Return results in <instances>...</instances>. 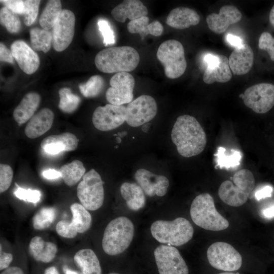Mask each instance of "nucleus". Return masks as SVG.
I'll return each instance as SVG.
<instances>
[{
    "instance_id": "nucleus-52",
    "label": "nucleus",
    "mask_w": 274,
    "mask_h": 274,
    "mask_svg": "<svg viewBox=\"0 0 274 274\" xmlns=\"http://www.w3.org/2000/svg\"><path fill=\"white\" fill-rule=\"evenodd\" d=\"M1 274H25L23 270L18 266H10L3 270Z\"/></svg>"
},
{
    "instance_id": "nucleus-16",
    "label": "nucleus",
    "mask_w": 274,
    "mask_h": 274,
    "mask_svg": "<svg viewBox=\"0 0 274 274\" xmlns=\"http://www.w3.org/2000/svg\"><path fill=\"white\" fill-rule=\"evenodd\" d=\"M134 177L138 184L149 196H163L167 193L169 181L163 175H158L147 169L140 168L136 171Z\"/></svg>"
},
{
    "instance_id": "nucleus-14",
    "label": "nucleus",
    "mask_w": 274,
    "mask_h": 274,
    "mask_svg": "<svg viewBox=\"0 0 274 274\" xmlns=\"http://www.w3.org/2000/svg\"><path fill=\"white\" fill-rule=\"evenodd\" d=\"M126 107L107 104L97 107L92 121L98 130L106 131L114 129L125 121Z\"/></svg>"
},
{
    "instance_id": "nucleus-47",
    "label": "nucleus",
    "mask_w": 274,
    "mask_h": 274,
    "mask_svg": "<svg viewBox=\"0 0 274 274\" xmlns=\"http://www.w3.org/2000/svg\"><path fill=\"white\" fill-rule=\"evenodd\" d=\"M13 255L9 253L5 252L2 250V246L1 244L0 250V270H4L9 267L13 260Z\"/></svg>"
},
{
    "instance_id": "nucleus-24",
    "label": "nucleus",
    "mask_w": 274,
    "mask_h": 274,
    "mask_svg": "<svg viewBox=\"0 0 274 274\" xmlns=\"http://www.w3.org/2000/svg\"><path fill=\"white\" fill-rule=\"evenodd\" d=\"M40 101V95L37 92L27 93L13 111L14 120L19 124H23L29 121L35 115Z\"/></svg>"
},
{
    "instance_id": "nucleus-59",
    "label": "nucleus",
    "mask_w": 274,
    "mask_h": 274,
    "mask_svg": "<svg viewBox=\"0 0 274 274\" xmlns=\"http://www.w3.org/2000/svg\"><path fill=\"white\" fill-rule=\"evenodd\" d=\"M127 134V132H120V133H118V135L119 137H121V136H123L124 135H125L126 134Z\"/></svg>"
},
{
    "instance_id": "nucleus-35",
    "label": "nucleus",
    "mask_w": 274,
    "mask_h": 274,
    "mask_svg": "<svg viewBox=\"0 0 274 274\" xmlns=\"http://www.w3.org/2000/svg\"><path fill=\"white\" fill-rule=\"evenodd\" d=\"M56 217V210L53 208H43L32 218V225L36 230H43L49 227Z\"/></svg>"
},
{
    "instance_id": "nucleus-44",
    "label": "nucleus",
    "mask_w": 274,
    "mask_h": 274,
    "mask_svg": "<svg viewBox=\"0 0 274 274\" xmlns=\"http://www.w3.org/2000/svg\"><path fill=\"white\" fill-rule=\"evenodd\" d=\"M1 2L14 13L17 15H23L25 11V1L22 0H3Z\"/></svg>"
},
{
    "instance_id": "nucleus-36",
    "label": "nucleus",
    "mask_w": 274,
    "mask_h": 274,
    "mask_svg": "<svg viewBox=\"0 0 274 274\" xmlns=\"http://www.w3.org/2000/svg\"><path fill=\"white\" fill-rule=\"evenodd\" d=\"M0 22L10 33H17L20 30L21 24L18 15L6 7L1 9Z\"/></svg>"
},
{
    "instance_id": "nucleus-18",
    "label": "nucleus",
    "mask_w": 274,
    "mask_h": 274,
    "mask_svg": "<svg viewBox=\"0 0 274 274\" xmlns=\"http://www.w3.org/2000/svg\"><path fill=\"white\" fill-rule=\"evenodd\" d=\"M10 48L14 58L23 72L31 75L37 71L40 63L39 57L25 42L16 41Z\"/></svg>"
},
{
    "instance_id": "nucleus-5",
    "label": "nucleus",
    "mask_w": 274,
    "mask_h": 274,
    "mask_svg": "<svg viewBox=\"0 0 274 274\" xmlns=\"http://www.w3.org/2000/svg\"><path fill=\"white\" fill-rule=\"evenodd\" d=\"M150 231L158 242L172 246L185 244L191 240L194 233L192 224L183 217L173 221L157 220L152 224Z\"/></svg>"
},
{
    "instance_id": "nucleus-17",
    "label": "nucleus",
    "mask_w": 274,
    "mask_h": 274,
    "mask_svg": "<svg viewBox=\"0 0 274 274\" xmlns=\"http://www.w3.org/2000/svg\"><path fill=\"white\" fill-rule=\"evenodd\" d=\"M242 17L241 11L235 6H222L219 14L212 13L206 19L209 29L217 34L224 32L229 25L239 22Z\"/></svg>"
},
{
    "instance_id": "nucleus-15",
    "label": "nucleus",
    "mask_w": 274,
    "mask_h": 274,
    "mask_svg": "<svg viewBox=\"0 0 274 274\" xmlns=\"http://www.w3.org/2000/svg\"><path fill=\"white\" fill-rule=\"evenodd\" d=\"M75 16L70 10L63 9L53 27L52 45L54 49L61 52L71 43L75 32Z\"/></svg>"
},
{
    "instance_id": "nucleus-53",
    "label": "nucleus",
    "mask_w": 274,
    "mask_h": 274,
    "mask_svg": "<svg viewBox=\"0 0 274 274\" xmlns=\"http://www.w3.org/2000/svg\"><path fill=\"white\" fill-rule=\"evenodd\" d=\"M264 217L266 218H272L274 217V205L267 207L262 212Z\"/></svg>"
},
{
    "instance_id": "nucleus-11",
    "label": "nucleus",
    "mask_w": 274,
    "mask_h": 274,
    "mask_svg": "<svg viewBox=\"0 0 274 274\" xmlns=\"http://www.w3.org/2000/svg\"><path fill=\"white\" fill-rule=\"evenodd\" d=\"M242 97L244 104L258 114H264L274 106V85L261 83L247 88Z\"/></svg>"
},
{
    "instance_id": "nucleus-58",
    "label": "nucleus",
    "mask_w": 274,
    "mask_h": 274,
    "mask_svg": "<svg viewBox=\"0 0 274 274\" xmlns=\"http://www.w3.org/2000/svg\"><path fill=\"white\" fill-rule=\"evenodd\" d=\"M218 274H239L238 272H227V271H225V272H220V273H219Z\"/></svg>"
},
{
    "instance_id": "nucleus-40",
    "label": "nucleus",
    "mask_w": 274,
    "mask_h": 274,
    "mask_svg": "<svg viewBox=\"0 0 274 274\" xmlns=\"http://www.w3.org/2000/svg\"><path fill=\"white\" fill-rule=\"evenodd\" d=\"M17 186V189L14 191V195L19 199L24 201L36 203L40 200L41 194L38 190H32L31 189H25Z\"/></svg>"
},
{
    "instance_id": "nucleus-27",
    "label": "nucleus",
    "mask_w": 274,
    "mask_h": 274,
    "mask_svg": "<svg viewBox=\"0 0 274 274\" xmlns=\"http://www.w3.org/2000/svg\"><path fill=\"white\" fill-rule=\"evenodd\" d=\"M120 193L130 210L136 211L145 207L146 198L144 192L138 184L124 182L120 187Z\"/></svg>"
},
{
    "instance_id": "nucleus-3",
    "label": "nucleus",
    "mask_w": 274,
    "mask_h": 274,
    "mask_svg": "<svg viewBox=\"0 0 274 274\" xmlns=\"http://www.w3.org/2000/svg\"><path fill=\"white\" fill-rule=\"evenodd\" d=\"M193 222L198 226L211 231H221L229 223L216 210L213 197L208 193L197 195L193 200L190 210Z\"/></svg>"
},
{
    "instance_id": "nucleus-25",
    "label": "nucleus",
    "mask_w": 274,
    "mask_h": 274,
    "mask_svg": "<svg viewBox=\"0 0 274 274\" xmlns=\"http://www.w3.org/2000/svg\"><path fill=\"white\" fill-rule=\"evenodd\" d=\"M29 251L35 260L49 263L55 257L57 248L53 243L46 242L40 236H36L29 243Z\"/></svg>"
},
{
    "instance_id": "nucleus-57",
    "label": "nucleus",
    "mask_w": 274,
    "mask_h": 274,
    "mask_svg": "<svg viewBox=\"0 0 274 274\" xmlns=\"http://www.w3.org/2000/svg\"><path fill=\"white\" fill-rule=\"evenodd\" d=\"M150 127H151L150 123L145 124L143 125V126L142 127V130L144 132H147L149 131V129L150 128Z\"/></svg>"
},
{
    "instance_id": "nucleus-32",
    "label": "nucleus",
    "mask_w": 274,
    "mask_h": 274,
    "mask_svg": "<svg viewBox=\"0 0 274 274\" xmlns=\"http://www.w3.org/2000/svg\"><path fill=\"white\" fill-rule=\"evenodd\" d=\"M62 11L60 1H49L39 19V23L42 28L48 30L53 28Z\"/></svg>"
},
{
    "instance_id": "nucleus-13",
    "label": "nucleus",
    "mask_w": 274,
    "mask_h": 274,
    "mask_svg": "<svg viewBox=\"0 0 274 274\" xmlns=\"http://www.w3.org/2000/svg\"><path fill=\"white\" fill-rule=\"evenodd\" d=\"M110 84L106 97L110 104L121 106L132 101L135 80L131 74L128 72L116 73L111 78Z\"/></svg>"
},
{
    "instance_id": "nucleus-48",
    "label": "nucleus",
    "mask_w": 274,
    "mask_h": 274,
    "mask_svg": "<svg viewBox=\"0 0 274 274\" xmlns=\"http://www.w3.org/2000/svg\"><path fill=\"white\" fill-rule=\"evenodd\" d=\"M0 60L10 63L14 62V57L10 51L3 43H0Z\"/></svg>"
},
{
    "instance_id": "nucleus-33",
    "label": "nucleus",
    "mask_w": 274,
    "mask_h": 274,
    "mask_svg": "<svg viewBox=\"0 0 274 274\" xmlns=\"http://www.w3.org/2000/svg\"><path fill=\"white\" fill-rule=\"evenodd\" d=\"M31 46L33 50L48 52L52 43V33L49 30L33 27L29 30Z\"/></svg>"
},
{
    "instance_id": "nucleus-19",
    "label": "nucleus",
    "mask_w": 274,
    "mask_h": 274,
    "mask_svg": "<svg viewBox=\"0 0 274 274\" xmlns=\"http://www.w3.org/2000/svg\"><path fill=\"white\" fill-rule=\"evenodd\" d=\"M78 140L69 132L57 135H51L44 138L41 143L42 149L47 153L57 154L63 151L75 150L78 146Z\"/></svg>"
},
{
    "instance_id": "nucleus-60",
    "label": "nucleus",
    "mask_w": 274,
    "mask_h": 274,
    "mask_svg": "<svg viewBox=\"0 0 274 274\" xmlns=\"http://www.w3.org/2000/svg\"><path fill=\"white\" fill-rule=\"evenodd\" d=\"M108 274H125V273H121L120 272H116V271H111V272H109Z\"/></svg>"
},
{
    "instance_id": "nucleus-28",
    "label": "nucleus",
    "mask_w": 274,
    "mask_h": 274,
    "mask_svg": "<svg viewBox=\"0 0 274 274\" xmlns=\"http://www.w3.org/2000/svg\"><path fill=\"white\" fill-rule=\"evenodd\" d=\"M127 28L128 32L131 33H139L142 39L148 35L160 36L163 31V27L160 22L154 21L149 23V18L147 16L130 21Z\"/></svg>"
},
{
    "instance_id": "nucleus-23",
    "label": "nucleus",
    "mask_w": 274,
    "mask_h": 274,
    "mask_svg": "<svg viewBox=\"0 0 274 274\" xmlns=\"http://www.w3.org/2000/svg\"><path fill=\"white\" fill-rule=\"evenodd\" d=\"M199 21L200 17L195 10L184 7L173 9L166 19V23L169 26L178 29L196 25Z\"/></svg>"
},
{
    "instance_id": "nucleus-30",
    "label": "nucleus",
    "mask_w": 274,
    "mask_h": 274,
    "mask_svg": "<svg viewBox=\"0 0 274 274\" xmlns=\"http://www.w3.org/2000/svg\"><path fill=\"white\" fill-rule=\"evenodd\" d=\"M70 209L72 219L69 226L77 233H82L87 231L91 227L92 217L88 210L81 204L73 203Z\"/></svg>"
},
{
    "instance_id": "nucleus-45",
    "label": "nucleus",
    "mask_w": 274,
    "mask_h": 274,
    "mask_svg": "<svg viewBox=\"0 0 274 274\" xmlns=\"http://www.w3.org/2000/svg\"><path fill=\"white\" fill-rule=\"evenodd\" d=\"M56 231L58 235L65 238H72L77 235L70 227L69 222L64 220H61L57 223Z\"/></svg>"
},
{
    "instance_id": "nucleus-41",
    "label": "nucleus",
    "mask_w": 274,
    "mask_h": 274,
    "mask_svg": "<svg viewBox=\"0 0 274 274\" xmlns=\"http://www.w3.org/2000/svg\"><path fill=\"white\" fill-rule=\"evenodd\" d=\"M13 177L12 167L8 164H0V192L2 193L8 189Z\"/></svg>"
},
{
    "instance_id": "nucleus-1",
    "label": "nucleus",
    "mask_w": 274,
    "mask_h": 274,
    "mask_svg": "<svg viewBox=\"0 0 274 274\" xmlns=\"http://www.w3.org/2000/svg\"><path fill=\"white\" fill-rule=\"evenodd\" d=\"M171 138L179 154L190 157L200 154L207 142L205 131L199 122L189 115L179 116L174 124Z\"/></svg>"
},
{
    "instance_id": "nucleus-20",
    "label": "nucleus",
    "mask_w": 274,
    "mask_h": 274,
    "mask_svg": "<svg viewBox=\"0 0 274 274\" xmlns=\"http://www.w3.org/2000/svg\"><path fill=\"white\" fill-rule=\"evenodd\" d=\"M254 57L253 51L247 44L235 48L228 58L231 71L236 75L247 74L252 67Z\"/></svg>"
},
{
    "instance_id": "nucleus-4",
    "label": "nucleus",
    "mask_w": 274,
    "mask_h": 274,
    "mask_svg": "<svg viewBox=\"0 0 274 274\" xmlns=\"http://www.w3.org/2000/svg\"><path fill=\"white\" fill-rule=\"evenodd\" d=\"M133 223L121 216L111 221L106 226L102 239V247L108 255L116 256L123 253L130 245L134 235Z\"/></svg>"
},
{
    "instance_id": "nucleus-37",
    "label": "nucleus",
    "mask_w": 274,
    "mask_h": 274,
    "mask_svg": "<svg viewBox=\"0 0 274 274\" xmlns=\"http://www.w3.org/2000/svg\"><path fill=\"white\" fill-rule=\"evenodd\" d=\"M225 149L220 147L218 149L217 156V165L220 168L234 167L239 165L242 158L240 152L235 150H231V154L226 155Z\"/></svg>"
},
{
    "instance_id": "nucleus-22",
    "label": "nucleus",
    "mask_w": 274,
    "mask_h": 274,
    "mask_svg": "<svg viewBox=\"0 0 274 274\" xmlns=\"http://www.w3.org/2000/svg\"><path fill=\"white\" fill-rule=\"evenodd\" d=\"M148 10L143 3L138 0H126L116 6L111 11L113 17L117 21L123 23L126 19L134 20L147 16Z\"/></svg>"
},
{
    "instance_id": "nucleus-55",
    "label": "nucleus",
    "mask_w": 274,
    "mask_h": 274,
    "mask_svg": "<svg viewBox=\"0 0 274 274\" xmlns=\"http://www.w3.org/2000/svg\"><path fill=\"white\" fill-rule=\"evenodd\" d=\"M269 20L270 24L274 27V5L270 10L269 15Z\"/></svg>"
},
{
    "instance_id": "nucleus-31",
    "label": "nucleus",
    "mask_w": 274,
    "mask_h": 274,
    "mask_svg": "<svg viewBox=\"0 0 274 274\" xmlns=\"http://www.w3.org/2000/svg\"><path fill=\"white\" fill-rule=\"evenodd\" d=\"M58 171L65 184L72 186L83 178L86 169L81 161L75 160L61 166Z\"/></svg>"
},
{
    "instance_id": "nucleus-12",
    "label": "nucleus",
    "mask_w": 274,
    "mask_h": 274,
    "mask_svg": "<svg viewBox=\"0 0 274 274\" xmlns=\"http://www.w3.org/2000/svg\"><path fill=\"white\" fill-rule=\"evenodd\" d=\"M157 112L154 98L150 95H142L126 107L125 121L131 127H138L153 119Z\"/></svg>"
},
{
    "instance_id": "nucleus-54",
    "label": "nucleus",
    "mask_w": 274,
    "mask_h": 274,
    "mask_svg": "<svg viewBox=\"0 0 274 274\" xmlns=\"http://www.w3.org/2000/svg\"><path fill=\"white\" fill-rule=\"evenodd\" d=\"M43 274H60V273L56 267L50 266L45 270Z\"/></svg>"
},
{
    "instance_id": "nucleus-56",
    "label": "nucleus",
    "mask_w": 274,
    "mask_h": 274,
    "mask_svg": "<svg viewBox=\"0 0 274 274\" xmlns=\"http://www.w3.org/2000/svg\"><path fill=\"white\" fill-rule=\"evenodd\" d=\"M63 270L65 274H80L78 272L69 269L66 267L63 268Z\"/></svg>"
},
{
    "instance_id": "nucleus-42",
    "label": "nucleus",
    "mask_w": 274,
    "mask_h": 274,
    "mask_svg": "<svg viewBox=\"0 0 274 274\" xmlns=\"http://www.w3.org/2000/svg\"><path fill=\"white\" fill-rule=\"evenodd\" d=\"M99 31L103 37V42L106 46L113 45L115 42V37L109 22L100 19L97 22Z\"/></svg>"
},
{
    "instance_id": "nucleus-50",
    "label": "nucleus",
    "mask_w": 274,
    "mask_h": 274,
    "mask_svg": "<svg viewBox=\"0 0 274 274\" xmlns=\"http://www.w3.org/2000/svg\"><path fill=\"white\" fill-rule=\"evenodd\" d=\"M273 189L270 186H265L257 190L255 193V197L257 200L271 196Z\"/></svg>"
},
{
    "instance_id": "nucleus-38",
    "label": "nucleus",
    "mask_w": 274,
    "mask_h": 274,
    "mask_svg": "<svg viewBox=\"0 0 274 274\" xmlns=\"http://www.w3.org/2000/svg\"><path fill=\"white\" fill-rule=\"evenodd\" d=\"M104 85L103 78L99 75L91 76L88 80L79 85L81 93L85 97H93L99 94Z\"/></svg>"
},
{
    "instance_id": "nucleus-8",
    "label": "nucleus",
    "mask_w": 274,
    "mask_h": 274,
    "mask_svg": "<svg viewBox=\"0 0 274 274\" xmlns=\"http://www.w3.org/2000/svg\"><path fill=\"white\" fill-rule=\"evenodd\" d=\"M104 182L99 174L93 168L85 174L78 185L77 196L81 204L87 210L99 209L104 201Z\"/></svg>"
},
{
    "instance_id": "nucleus-2",
    "label": "nucleus",
    "mask_w": 274,
    "mask_h": 274,
    "mask_svg": "<svg viewBox=\"0 0 274 274\" xmlns=\"http://www.w3.org/2000/svg\"><path fill=\"white\" fill-rule=\"evenodd\" d=\"M140 60L138 52L130 46L111 47L96 55L95 64L105 73L128 72L134 70Z\"/></svg>"
},
{
    "instance_id": "nucleus-49",
    "label": "nucleus",
    "mask_w": 274,
    "mask_h": 274,
    "mask_svg": "<svg viewBox=\"0 0 274 274\" xmlns=\"http://www.w3.org/2000/svg\"><path fill=\"white\" fill-rule=\"evenodd\" d=\"M225 40L230 46L235 48L242 47L245 44L244 40L240 37L230 33L226 34Z\"/></svg>"
},
{
    "instance_id": "nucleus-9",
    "label": "nucleus",
    "mask_w": 274,
    "mask_h": 274,
    "mask_svg": "<svg viewBox=\"0 0 274 274\" xmlns=\"http://www.w3.org/2000/svg\"><path fill=\"white\" fill-rule=\"evenodd\" d=\"M207 256L210 265L224 271L238 270L242 265L239 253L228 243L219 242L212 244L208 249Z\"/></svg>"
},
{
    "instance_id": "nucleus-29",
    "label": "nucleus",
    "mask_w": 274,
    "mask_h": 274,
    "mask_svg": "<svg viewBox=\"0 0 274 274\" xmlns=\"http://www.w3.org/2000/svg\"><path fill=\"white\" fill-rule=\"evenodd\" d=\"M232 78L228 59L224 55L220 54L219 63L212 68H206L202 79L207 84L214 82L226 83Z\"/></svg>"
},
{
    "instance_id": "nucleus-6",
    "label": "nucleus",
    "mask_w": 274,
    "mask_h": 274,
    "mask_svg": "<svg viewBox=\"0 0 274 274\" xmlns=\"http://www.w3.org/2000/svg\"><path fill=\"white\" fill-rule=\"evenodd\" d=\"M255 184L254 176L248 169H242L233 176L232 181L223 182L218 189L220 198L232 207H239L247 201Z\"/></svg>"
},
{
    "instance_id": "nucleus-26",
    "label": "nucleus",
    "mask_w": 274,
    "mask_h": 274,
    "mask_svg": "<svg viewBox=\"0 0 274 274\" xmlns=\"http://www.w3.org/2000/svg\"><path fill=\"white\" fill-rule=\"evenodd\" d=\"M74 260L80 269V274H102L99 260L91 249L78 251L74 255Z\"/></svg>"
},
{
    "instance_id": "nucleus-61",
    "label": "nucleus",
    "mask_w": 274,
    "mask_h": 274,
    "mask_svg": "<svg viewBox=\"0 0 274 274\" xmlns=\"http://www.w3.org/2000/svg\"><path fill=\"white\" fill-rule=\"evenodd\" d=\"M116 140H117V142L118 143H121V139L120 137L117 136V137L116 138Z\"/></svg>"
},
{
    "instance_id": "nucleus-10",
    "label": "nucleus",
    "mask_w": 274,
    "mask_h": 274,
    "mask_svg": "<svg viewBox=\"0 0 274 274\" xmlns=\"http://www.w3.org/2000/svg\"><path fill=\"white\" fill-rule=\"evenodd\" d=\"M157 274H189L187 264L178 250L172 246L161 245L154 251Z\"/></svg>"
},
{
    "instance_id": "nucleus-34",
    "label": "nucleus",
    "mask_w": 274,
    "mask_h": 274,
    "mask_svg": "<svg viewBox=\"0 0 274 274\" xmlns=\"http://www.w3.org/2000/svg\"><path fill=\"white\" fill-rule=\"evenodd\" d=\"M58 93L59 96L58 107L61 111L71 113L78 108L81 101L80 97L73 93L70 88H62L59 90Z\"/></svg>"
},
{
    "instance_id": "nucleus-21",
    "label": "nucleus",
    "mask_w": 274,
    "mask_h": 274,
    "mask_svg": "<svg viewBox=\"0 0 274 274\" xmlns=\"http://www.w3.org/2000/svg\"><path fill=\"white\" fill-rule=\"evenodd\" d=\"M54 118L52 110L47 108L42 109L28 121L25 128V135L30 139L42 135L51 128Z\"/></svg>"
},
{
    "instance_id": "nucleus-7",
    "label": "nucleus",
    "mask_w": 274,
    "mask_h": 274,
    "mask_svg": "<svg viewBox=\"0 0 274 274\" xmlns=\"http://www.w3.org/2000/svg\"><path fill=\"white\" fill-rule=\"evenodd\" d=\"M156 55L167 78L177 79L185 73L187 61L184 47L179 41L168 40L163 42L159 46Z\"/></svg>"
},
{
    "instance_id": "nucleus-46",
    "label": "nucleus",
    "mask_w": 274,
    "mask_h": 274,
    "mask_svg": "<svg viewBox=\"0 0 274 274\" xmlns=\"http://www.w3.org/2000/svg\"><path fill=\"white\" fill-rule=\"evenodd\" d=\"M202 61L206 68H212L219 63L220 54L207 53L203 56Z\"/></svg>"
},
{
    "instance_id": "nucleus-43",
    "label": "nucleus",
    "mask_w": 274,
    "mask_h": 274,
    "mask_svg": "<svg viewBox=\"0 0 274 274\" xmlns=\"http://www.w3.org/2000/svg\"><path fill=\"white\" fill-rule=\"evenodd\" d=\"M259 48L267 51L271 60L274 61V38L268 32L260 35L258 42Z\"/></svg>"
},
{
    "instance_id": "nucleus-51",
    "label": "nucleus",
    "mask_w": 274,
    "mask_h": 274,
    "mask_svg": "<svg viewBox=\"0 0 274 274\" xmlns=\"http://www.w3.org/2000/svg\"><path fill=\"white\" fill-rule=\"evenodd\" d=\"M43 176L47 179H55L61 177L60 172L54 169H48L42 173Z\"/></svg>"
},
{
    "instance_id": "nucleus-39",
    "label": "nucleus",
    "mask_w": 274,
    "mask_h": 274,
    "mask_svg": "<svg viewBox=\"0 0 274 274\" xmlns=\"http://www.w3.org/2000/svg\"><path fill=\"white\" fill-rule=\"evenodd\" d=\"M40 1L25 0V11L24 14V23L27 26L31 25L38 16Z\"/></svg>"
}]
</instances>
